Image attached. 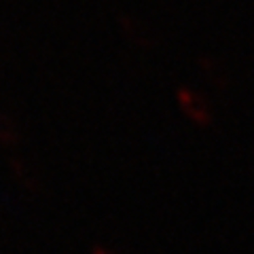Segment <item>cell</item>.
I'll use <instances>...</instances> for the list:
<instances>
[{"label":"cell","instance_id":"obj_6","mask_svg":"<svg viewBox=\"0 0 254 254\" xmlns=\"http://www.w3.org/2000/svg\"><path fill=\"white\" fill-rule=\"evenodd\" d=\"M91 254H119V252H115L113 248H108V246L95 244V246H91Z\"/></svg>","mask_w":254,"mask_h":254},{"label":"cell","instance_id":"obj_2","mask_svg":"<svg viewBox=\"0 0 254 254\" xmlns=\"http://www.w3.org/2000/svg\"><path fill=\"white\" fill-rule=\"evenodd\" d=\"M119 23L121 28L125 30V34H129L133 41L140 43V45H150L153 43V32L148 30V26L136 15H129V13H121L119 15Z\"/></svg>","mask_w":254,"mask_h":254},{"label":"cell","instance_id":"obj_3","mask_svg":"<svg viewBox=\"0 0 254 254\" xmlns=\"http://www.w3.org/2000/svg\"><path fill=\"white\" fill-rule=\"evenodd\" d=\"M19 138H21L19 125L15 123L11 117H6V115L0 113V140L13 144V142H19Z\"/></svg>","mask_w":254,"mask_h":254},{"label":"cell","instance_id":"obj_4","mask_svg":"<svg viewBox=\"0 0 254 254\" xmlns=\"http://www.w3.org/2000/svg\"><path fill=\"white\" fill-rule=\"evenodd\" d=\"M15 174H17V178L23 182L26 187H38V178H36V172L30 168L26 161H21V159H13L11 161Z\"/></svg>","mask_w":254,"mask_h":254},{"label":"cell","instance_id":"obj_1","mask_svg":"<svg viewBox=\"0 0 254 254\" xmlns=\"http://www.w3.org/2000/svg\"><path fill=\"white\" fill-rule=\"evenodd\" d=\"M176 100H178L180 108L185 110V113L193 119L195 123L205 125V123L212 121V108H210V104L205 102V98L199 91H195V89H190V87L182 85V87L176 89Z\"/></svg>","mask_w":254,"mask_h":254},{"label":"cell","instance_id":"obj_5","mask_svg":"<svg viewBox=\"0 0 254 254\" xmlns=\"http://www.w3.org/2000/svg\"><path fill=\"white\" fill-rule=\"evenodd\" d=\"M199 62H201V66H203L205 72H208V74H214V78H216V81H222V83H225L222 70L218 68V64L214 62L212 58H208V55H203V58H199Z\"/></svg>","mask_w":254,"mask_h":254}]
</instances>
